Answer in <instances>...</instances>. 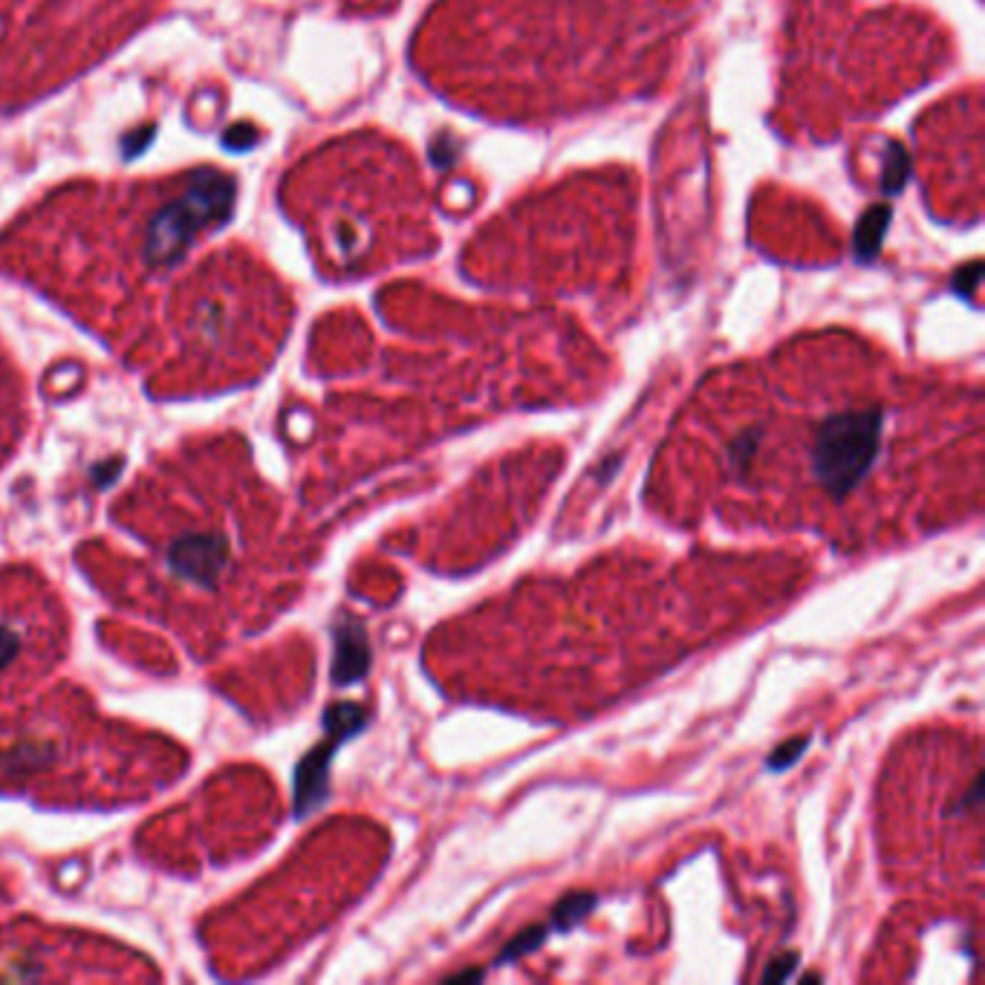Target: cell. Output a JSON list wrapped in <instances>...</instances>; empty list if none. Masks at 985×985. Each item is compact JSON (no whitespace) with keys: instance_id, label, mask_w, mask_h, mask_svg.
I'll return each mask as SVG.
<instances>
[{"instance_id":"cell-4","label":"cell","mask_w":985,"mask_h":985,"mask_svg":"<svg viewBox=\"0 0 985 985\" xmlns=\"http://www.w3.org/2000/svg\"><path fill=\"white\" fill-rule=\"evenodd\" d=\"M370 668V645H367L365 627L356 621H347V627L338 634L336 654V683H356Z\"/></svg>"},{"instance_id":"cell-1","label":"cell","mask_w":985,"mask_h":985,"mask_svg":"<svg viewBox=\"0 0 985 985\" xmlns=\"http://www.w3.org/2000/svg\"><path fill=\"white\" fill-rule=\"evenodd\" d=\"M885 437V410L858 408L824 417L809 448V468L833 500H844L870 475Z\"/></svg>"},{"instance_id":"cell-10","label":"cell","mask_w":985,"mask_h":985,"mask_svg":"<svg viewBox=\"0 0 985 985\" xmlns=\"http://www.w3.org/2000/svg\"><path fill=\"white\" fill-rule=\"evenodd\" d=\"M798 963H800V957H798V954H795V951L777 954V957L772 959L769 965H766V972L760 974V979H763V983H786V979H789L792 974H795Z\"/></svg>"},{"instance_id":"cell-6","label":"cell","mask_w":985,"mask_h":985,"mask_svg":"<svg viewBox=\"0 0 985 985\" xmlns=\"http://www.w3.org/2000/svg\"><path fill=\"white\" fill-rule=\"evenodd\" d=\"M549 936H553V931H549L547 922H538V925H529V928L518 931V934L506 943V948L497 954L495 965L497 968H504V965H511L518 963V959L529 957V954H535V951L547 945Z\"/></svg>"},{"instance_id":"cell-3","label":"cell","mask_w":985,"mask_h":985,"mask_svg":"<svg viewBox=\"0 0 985 985\" xmlns=\"http://www.w3.org/2000/svg\"><path fill=\"white\" fill-rule=\"evenodd\" d=\"M168 581L191 593H215L231 581L238 547L226 524H188L168 533L162 544Z\"/></svg>"},{"instance_id":"cell-9","label":"cell","mask_w":985,"mask_h":985,"mask_svg":"<svg viewBox=\"0 0 985 985\" xmlns=\"http://www.w3.org/2000/svg\"><path fill=\"white\" fill-rule=\"evenodd\" d=\"M887 223H891V215H887L885 206H878L873 209L870 215L864 217L862 226H858V235H856V246L862 255H873L882 243V235H885Z\"/></svg>"},{"instance_id":"cell-11","label":"cell","mask_w":985,"mask_h":985,"mask_svg":"<svg viewBox=\"0 0 985 985\" xmlns=\"http://www.w3.org/2000/svg\"><path fill=\"white\" fill-rule=\"evenodd\" d=\"M905 177H907L905 151H902L899 145H893L891 159H887V166H885V188L887 191H899V186L905 182Z\"/></svg>"},{"instance_id":"cell-7","label":"cell","mask_w":985,"mask_h":985,"mask_svg":"<svg viewBox=\"0 0 985 985\" xmlns=\"http://www.w3.org/2000/svg\"><path fill=\"white\" fill-rule=\"evenodd\" d=\"M760 442H763V428H746V431H740L732 439V446H728V462H732L734 475H746L748 466L755 462L757 451H760Z\"/></svg>"},{"instance_id":"cell-8","label":"cell","mask_w":985,"mask_h":985,"mask_svg":"<svg viewBox=\"0 0 985 985\" xmlns=\"http://www.w3.org/2000/svg\"><path fill=\"white\" fill-rule=\"evenodd\" d=\"M813 746V734H795L789 740L777 743L775 748L766 757V769L769 772H789L800 757L806 755V748Z\"/></svg>"},{"instance_id":"cell-12","label":"cell","mask_w":985,"mask_h":985,"mask_svg":"<svg viewBox=\"0 0 985 985\" xmlns=\"http://www.w3.org/2000/svg\"><path fill=\"white\" fill-rule=\"evenodd\" d=\"M621 462H625V454H619V457H616V454H610V457H605V460L598 462V468H596V471H593V477H596V480L601 482V486H607V482H610L613 477L619 475Z\"/></svg>"},{"instance_id":"cell-2","label":"cell","mask_w":985,"mask_h":985,"mask_svg":"<svg viewBox=\"0 0 985 985\" xmlns=\"http://www.w3.org/2000/svg\"><path fill=\"white\" fill-rule=\"evenodd\" d=\"M61 613L47 593L0 590V697L56 659Z\"/></svg>"},{"instance_id":"cell-13","label":"cell","mask_w":985,"mask_h":985,"mask_svg":"<svg viewBox=\"0 0 985 985\" xmlns=\"http://www.w3.org/2000/svg\"><path fill=\"white\" fill-rule=\"evenodd\" d=\"M482 977H486V972H482V968H468V972H460V974H448L446 983H480Z\"/></svg>"},{"instance_id":"cell-5","label":"cell","mask_w":985,"mask_h":985,"mask_svg":"<svg viewBox=\"0 0 985 985\" xmlns=\"http://www.w3.org/2000/svg\"><path fill=\"white\" fill-rule=\"evenodd\" d=\"M598 905V896L590 891H576V893H564L561 899L555 902V907L549 911V931L553 934H569V931H576L587 916L596 911Z\"/></svg>"}]
</instances>
